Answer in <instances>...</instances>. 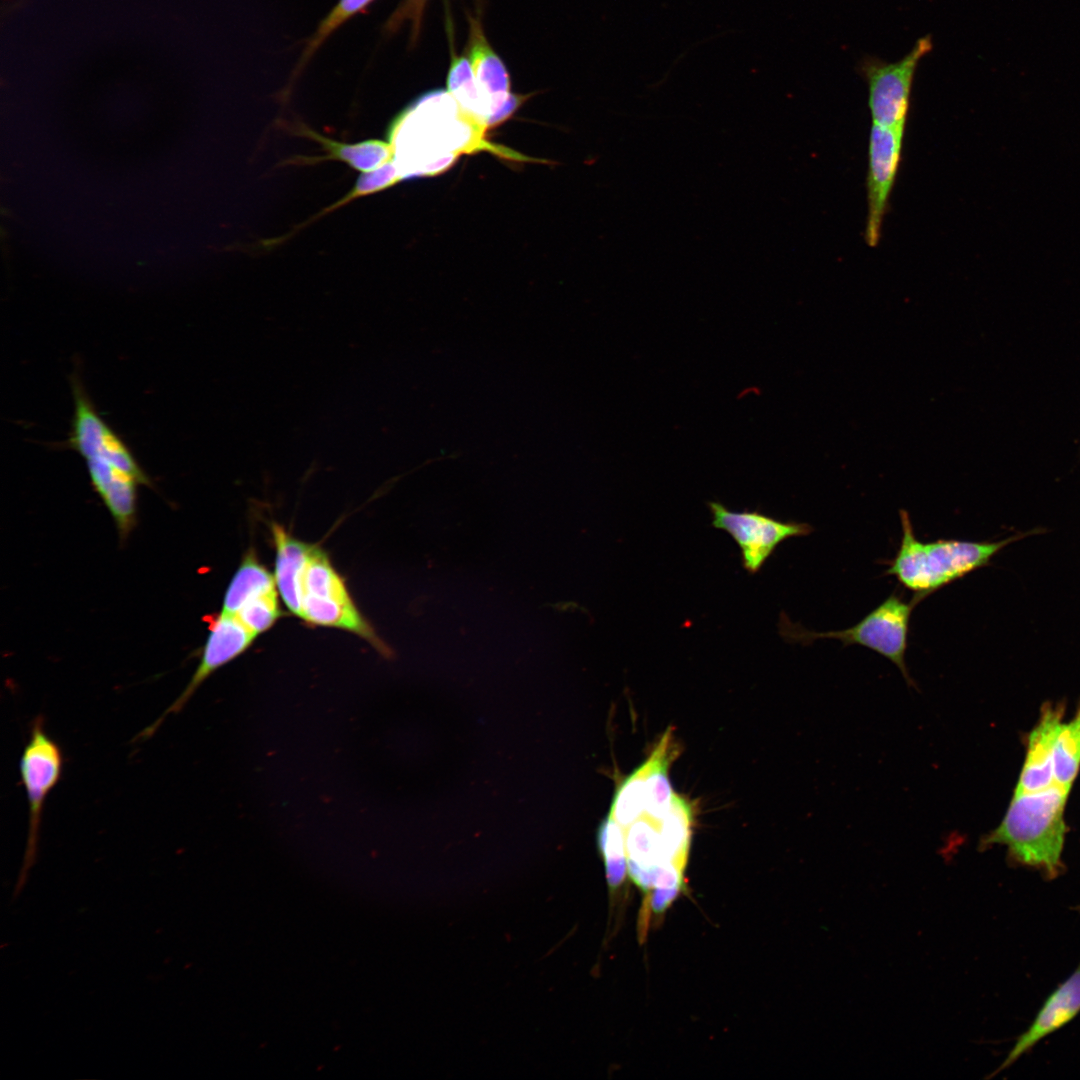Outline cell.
<instances>
[{
	"label": "cell",
	"mask_w": 1080,
	"mask_h": 1080,
	"mask_svg": "<svg viewBox=\"0 0 1080 1080\" xmlns=\"http://www.w3.org/2000/svg\"><path fill=\"white\" fill-rule=\"evenodd\" d=\"M628 874L645 894L648 902L655 882L667 865L658 825L643 816L625 829ZM673 866V865H672Z\"/></svg>",
	"instance_id": "14"
},
{
	"label": "cell",
	"mask_w": 1080,
	"mask_h": 1080,
	"mask_svg": "<svg viewBox=\"0 0 1080 1080\" xmlns=\"http://www.w3.org/2000/svg\"><path fill=\"white\" fill-rule=\"evenodd\" d=\"M645 761L617 787L609 814L625 829L645 815Z\"/></svg>",
	"instance_id": "23"
},
{
	"label": "cell",
	"mask_w": 1080,
	"mask_h": 1080,
	"mask_svg": "<svg viewBox=\"0 0 1080 1080\" xmlns=\"http://www.w3.org/2000/svg\"><path fill=\"white\" fill-rule=\"evenodd\" d=\"M1080 1013V964L1046 998L1029 1027L1021 1033L991 1076L1005 1070L1037 1043L1071 1022Z\"/></svg>",
	"instance_id": "12"
},
{
	"label": "cell",
	"mask_w": 1080,
	"mask_h": 1080,
	"mask_svg": "<svg viewBox=\"0 0 1080 1080\" xmlns=\"http://www.w3.org/2000/svg\"><path fill=\"white\" fill-rule=\"evenodd\" d=\"M276 549L275 582L289 611L302 617L303 575L314 545L290 535L281 525L271 524Z\"/></svg>",
	"instance_id": "15"
},
{
	"label": "cell",
	"mask_w": 1080,
	"mask_h": 1080,
	"mask_svg": "<svg viewBox=\"0 0 1080 1080\" xmlns=\"http://www.w3.org/2000/svg\"><path fill=\"white\" fill-rule=\"evenodd\" d=\"M932 49L929 35L916 41L913 48L896 62L866 58L861 71L868 84V105L873 124L905 128L915 71L920 60Z\"/></svg>",
	"instance_id": "7"
},
{
	"label": "cell",
	"mask_w": 1080,
	"mask_h": 1080,
	"mask_svg": "<svg viewBox=\"0 0 1080 1080\" xmlns=\"http://www.w3.org/2000/svg\"><path fill=\"white\" fill-rule=\"evenodd\" d=\"M597 845L604 861L610 889H617L628 871L625 828L608 814L597 830Z\"/></svg>",
	"instance_id": "22"
},
{
	"label": "cell",
	"mask_w": 1080,
	"mask_h": 1080,
	"mask_svg": "<svg viewBox=\"0 0 1080 1080\" xmlns=\"http://www.w3.org/2000/svg\"><path fill=\"white\" fill-rule=\"evenodd\" d=\"M905 128L873 124L869 136L865 240L877 245L889 196L900 163Z\"/></svg>",
	"instance_id": "9"
},
{
	"label": "cell",
	"mask_w": 1080,
	"mask_h": 1080,
	"mask_svg": "<svg viewBox=\"0 0 1080 1080\" xmlns=\"http://www.w3.org/2000/svg\"><path fill=\"white\" fill-rule=\"evenodd\" d=\"M72 394L74 412L66 445L83 458L98 496L123 477L151 486L150 478L128 445L98 413L76 377L72 380Z\"/></svg>",
	"instance_id": "4"
},
{
	"label": "cell",
	"mask_w": 1080,
	"mask_h": 1080,
	"mask_svg": "<svg viewBox=\"0 0 1080 1080\" xmlns=\"http://www.w3.org/2000/svg\"><path fill=\"white\" fill-rule=\"evenodd\" d=\"M902 537L893 559L887 562L884 574L894 576L900 584L924 600L940 588L991 564L1005 547L1031 535L1046 532L1034 528L1013 534L998 541H965L940 539L922 542L917 539L908 512H899Z\"/></svg>",
	"instance_id": "3"
},
{
	"label": "cell",
	"mask_w": 1080,
	"mask_h": 1080,
	"mask_svg": "<svg viewBox=\"0 0 1080 1080\" xmlns=\"http://www.w3.org/2000/svg\"><path fill=\"white\" fill-rule=\"evenodd\" d=\"M921 601V598L914 595L907 602L902 595L894 592L858 623L847 629L815 632L785 621L781 623L783 627L781 631L787 639L806 645L816 639L824 638L839 640L843 647L856 644L869 648L889 659L898 667L907 685L917 689L909 674L905 656L911 614Z\"/></svg>",
	"instance_id": "5"
},
{
	"label": "cell",
	"mask_w": 1080,
	"mask_h": 1080,
	"mask_svg": "<svg viewBox=\"0 0 1080 1080\" xmlns=\"http://www.w3.org/2000/svg\"><path fill=\"white\" fill-rule=\"evenodd\" d=\"M301 618L310 624L340 628L354 633L368 641L383 655H390L389 649L377 637L351 597L304 594Z\"/></svg>",
	"instance_id": "16"
},
{
	"label": "cell",
	"mask_w": 1080,
	"mask_h": 1080,
	"mask_svg": "<svg viewBox=\"0 0 1080 1080\" xmlns=\"http://www.w3.org/2000/svg\"><path fill=\"white\" fill-rule=\"evenodd\" d=\"M1061 704H1045L1028 736L1024 764L1014 795L1034 793L1054 785L1053 758L1056 739L1063 723Z\"/></svg>",
	"instance_id": "13"
},
{
	"label": "cell",
	"mask_w": 1080,
	"mask_h": 1080,
	"mask_svg": "<svg viewBox=\"0 0 1080 1080\" xmlns=\"http://www.w3.org/2000/svg\"><path fill=\"white\" fill-rule=\"evenodd\" d=\"M1068 794L1053 785L1042 791L1013 795L1002 821L980 839L979 848L1004 845L1014 863L1037 869L1049 880L1057 878L1064 871V811Z\"/></svg>",
	"instance_id": "2"
},
{
	"label": "cell",
	"mask_w": 1080,
	"mask_h": 1080,
	"mask_svg": "<svg viewBox=\"0 0 1080 1080\" xmlns=\"http://www.w3.org/2000/svg\"><path fill=\"white\" fill-rule=\"evenodd\" d=\"M692 818L688 801L674 794L668 811L657 824L666 864L683 872L688 860Z\"/></svg>",
	"instance_id": "18"
},
{
	"label": "cell",
	"mask_w": 1080,
	"mask_h": 1080,
	"mask_svg": "<svg viewBox=\"0 0 1080 1080\" xmlns=\"http://www.w3.org/2000/svg\"><path fill=\"white\" fill-rule=\"evenodd\" d=\"M255 637L256 635L248 630L235 615L221 612L210 627L200 662L190 681L175 701L140 736L142 738L151 736L166 717L179 713L204 681L219 668L243 654L251 646Z\"/></svg>",
	"instance_id": "10"
},
{
	"label": "cell",
	"mask_w": 1080,
	"mask_h": 1080,
	"mask_svg": "<svg viewBox=\"0 0 1080 1080\" xmlns=\"http://www.w3.org/2000/svg\"><path fill=\"white\" fill-rule=\"evenodd\" d=\"M275 577L259 562L255 553H246L225 592L222 612L236 615L252 598L276 592Z\"/></svg>",
	"instance_id": "19"
},
{
	"label": "cell",
	"mask_w": 1080,
	"mask_h": 1080,
	"mask_svg": "<svg viewBox=\"0 0 1080 1080\" xmlns=\"http://www.w3.org/2000/svg\"><path fill=\"white\" fill-rule=\"evenodd\" d=\"M447 92L465 113L488 127L487 111L467 57L452 56Z\"/></svg>",
	"instance_id": "21"
},
{
	"label": "cell",
	"mask_w": 1080,
	"mask_h": 1080,
	"mask_svg": "<svg viewBox=\"0 0 1080 1080\" xmlns=\"http://www.w3.org/2000/svg\"><path fill=\"white\" fill-rule=\"evenodd\" d=\"M131 477L114 481L99 495L110 512L121 538H125L135 525L137 512V486Z\"/></svg>",
	"instance_id": "25"
},
{
	"label": "cell",
	"mask_w": 1080,
	"mask_h": 1080,
	"mask_svg": "<svg viewBox=\"0 0 1080 1080\" xmlns=\"http://www.w3.org/2000/svg\"><path fill=\"white\" fill-rule=\"evenodd\" d=\"M63 763L60 746L46 732L43 717L37 716L33 720L28 741L19 760L20 778L27 797L29 817L24 860L14 897L21 891L28 872L35 863L44 804L61 778Z\"/></svg>",
	"instance_id": "6"
},
{
	"label": "cell",
	"mask_w": 1080,
	"mask_h": 1080,
	"mask_svg": "<svg viewBox=\"0 0 1080 1080\" xmlns=\"http://www.w3.org/2000/svg\"><path fill=\"white\" fill-rule=\"evenodd\" d=\"M426 1L401 0L400 5L386 22L385 32L393 33L408 21L411 24L412 38H417Z\"/></svg>",
	"instance_id": "27"
},
{
	"label": "cell",
	"mask_w": 1080,
	"mask_h": 1080,
	"mask_svg": "<svg viewBox=\"0 0 1080 1080\" xmlns=\"http://www.w3.org/2000/svg\"><path fill=\"white\" fill-rule=\"evenodd\" d=\"M373 1L374 0H339L327 16L320 22L313 35L306 41L290 81H293L298 77L314 54L337 29L353 16L366 9Z\"/></svg>",
	"instance_id": "24"
},
{
	"label": "cell",
	"mask_w": 1080,
	"mask_h": 1080,
	"mask_svg": "<svg viewBox=\"0 0 1080 1080\" xmlns=\"http://www.w3.org/2000/svg\"><path fill=\"white\" fill-rule=\"evenodd\" d=\"M469 23V61L487 111L488 126H492L508 118L521 97L510 92L508 71L486 39L479 20L470 17Z\"/></svg>",
	"instance_id": "11"
},
{
	"label": "cell",
	"mask_w": 1080,
	"mask_h": 1080,
	"mask_svg": "<svg viewBox=\"0 0 1080 1080\" xmlns=\"http://www.w3.org/2000/svg\"><path fill=\"white\" fill-rule=\"evenodd\" d=\"M488 127L465 113L448 92L426 94L407 107L390 127L392 154L400 178L431 176L449 168L460 153L488 150L522 157L484 138Z\"/></svg>",
	"instance_id": "1"
},
{
	"label": "cell",
	"mask_w": 1080,
	"mask_h": 1080,
	"mask_svg": "<svg viewBox=\"0 0 1080 1080\" xmlns=\"http://www.w3.org/2000/svg\"><path fill=\"white\" fill-rule=\"evenodd\" d=\"M1080 768V703L1071 720L1062 723L1053 758L1054 785L1070 792Z\"/></svg>",
	"instance_id": "20"
},
{
	"label": "cell",
	"mask_w": 1080,
	"mask_h": 1080,
	"mask_svg": "<svg viewBox=\"0 0 1080 1080\" xmlns=\"http://www.w3.org/2000/svg\"><path fill=\"white\" fill-rule=\"evenodd\" d=\"M281 615L276 592L247 601L235 615L256 636L273 626Z\"/></svg>",
	"instance_id": "26"
},
{
	"label": "cell",
	"mask_w": 1080,
	"mask_h": 1080,
	"mask_svg": "<svg viewBox=\"0 0 1080 1080\" xmlns=\"http://www.w3.org/2000/svg\"><path fill=\"white\" fill-rule=\"evenodd\" d=\"M712 526L727 532L741 551L743 568L756 574L780 543L788 538L809 535L807 523L782 521L758 510L733 511L717 501L707 503Z\"/></svg>",
	"instance_id": "8"
},
{
	"label": "cell",
	"mask_w": 1080,
	"mask_h": 1080,
	"mask_svg": "<svg viewBox=\"0 0 1080 1080\" xmlns=\"http://www.w3.org/2000/svg\"><path fill=\"white\" fill-rule=\"evenodd\" d=\"M677 754L678 745L675 742L672 729L668 728L646 760L648 767L645 777L646 808L644 816L657 824L664 817L672 803L674 793L668 777V769Z\"/></svg>",
	"instance_id": "17"
}]
</instances>
